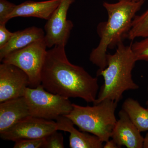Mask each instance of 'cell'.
Listing matches in <instances>:
<instances>
[{
  "label": "cell",
  "instance_id": "2e32d148",
  "mask_svg": "<svg viewBox=\"0 0 148 148\" xmlns=\"http://www.w3.org/2000/svg\"><path fill=\"white\" fill-rule=\"evenodd\" d=\"M148 36V8L142 14L136 15L132 21L127 38L133 40L136 38Z\"/></svg>",
  "mask_w": 148,
  "mask_h": 148
},
{
  "label": "cell",
  "instance_id": "d6986e66",
  "mask_svg": "<svg viewBox=\"0 0 148 148\" xmlns=\"http://www.w3.org/2000/svg\"><path fill=\"white\" fill-rule=\"evenodd\" d=\"M45 142V138L38 139H24L15 142L14 148H43Z\"/></svg>",
  "mask_w": 148,
  "mask_h": 148
},
{
  "label": "cell",
  "instance_id": "ac0fdd59",
  "mask_svg": "<svg viewBox=\"0 0 148 148\" xmlns=\"http://www.w3.org/2000/svg\"><path fill=\"white\" fill-rule=\"evenodd\" d=\"M64 139L61 132L56 130L45 138L43 148H64Z\"/></svg>",
  "mask_w": 148,
  "mask_h": 148
},
{
  "label": "cell",
  "instance_id": "9a60e30c",
  "mask_svg": "<svg viewBox=\"0 0 148 148\" xmlns=\"http://www.w3.org/2000/svg\"><path fill=\"white\" fill-rule=\"evenodd\" d=\"M122 109L140 132L148 131V108H145L136 100L128 98L125 101Z\"/></svg>",
  "mask_w": 148,
  "mask_h": 148
},
{
  "label": "cell",
  "instance_id": "4fadbf2b",
  "mask_svg": "<svg viewBox=\"0 0 148 148\" xmlns=\"http://www.w3.org/2000/svg\"><path fill=\"white\" fill-rule=\"evenodd\" d=\"M61 0L42 1H27L16 5L8 21L17 17H34L48 20L58 7Z\"/></svg>",
  "mask_w": 148,
  "mask_h": 148
},
{
  "label": "cell",
  "instance_id": "ba28073f",
  "mask_svg": "<svg viewBox=\"0 0 148 148\" xmlns=\"http://www.w3.org/2000/svg\"><path fill=\"white\" fill-rule=\"evenodd\" d=\"M56 130H57L56 121L30 116L0 133V137L3 140L15 142L24 139L45 138Z\"/></svg>",
  "mask_w": 148,
  "mask_h": 148
},
{
  "label": "cell",
  "instance_id": "5bb4252c",
  "mask_svg": "<svg viewBox=\"0 0 148 148\" xmlns=\"http://www.w3.org/2000/svg\"><path fill=\"white\" fill-rule=\"evenodd\" d=\"M42 29L32 27L14 33L13 36L5 46L0 48V61L10 53L45 38Z\"/></svg>",
  "mask_w": 148,
  "mask_h": 148
},
{
  "label": "cell",
  "instance_id": "ffe728a7",
  "mask_svg": "<svg viewBox=\"0 0 148 148\" xmlns=\"http://www.w3.org/2000/svg\"><path fill=\"white\" fill-rule=\"evenodd\" d=\"M16 5L7 0H0V24H6L8 18Z\"/></svg>",
  "mask_w": 148,
  "mask_h": 148
},
{
  "label": "cell",
  "instance_id": "30bf717a",
  "mask_svg": "<svg viewBox=\"0 0 148 148\" xmlns=\"http://www.w3.org/2000/svg\"><path fill=\"white\" fill-rule=\"evenodd\" d=\"M119 119L117 121L111 138L120 148H143L144 138L140 131L122 109L119 113Z\"/></svg>",
  "mask_w": 148,
  "mask_h": 148
},
{
  "label": "cell",
  "instance_id": "8992f818",
  "mask_svg": "<svg viewBox=\"0 0 148 148\" xmlns=\"http://www.w3.org/2000/svg\"><path fill=\"white\" fill-rule=\"evenodd\" d=\"M47 47L45 39L15 51L5 56L1 61L18 67L29 77V87L41 84V76L45 62Z\"/></svg>",
  "mask_w": 148,
  "mask_h": 148
},
{
  "label": "cell",
  "instance_id": "44dd1931",
  "mask_svg": "<svg viewBox=\"0 0 148 148\" xmlns=\"http://www.w3.org/2000/svg\"><path fill=\"white\" fill-rule=\"evenodd\" d=\"M5 24H0V48L5 46L10 40L14 33L7 29Z\"/></svg>",
  "mask_w": 148,
  "mask_h": 148
},
{
  "label": "cell",
  "instance_id": "3957f363",
  "mask_svg": "<svg viewBox=\"0 0 148 148\" xmlns=\"http://www.w3.org/2000/svg\"><path fill=\"white\" fill-rule=\"evenodd\" d=\"M117 47L114 54L107 53L106 68L97 72L98 76L103 77L104 83L94 105L105 100L118 103L125 91L139 88L132 78V70L137 61L131 45H125L122 42Z\"/></svg>",
  "mask_w": 148,
  "mask_h": 148
},
{
  "label": "cell",
  "instance_id": "7402d4cb",
  "mask_svg": "<svg viewBox=\"0 0 148 148\" xmlns=\"http://www.w3.org/2000/svg\"><path fill=\"white\" fill-rule=\"evenodd\" d=\"M105 145H103V148H119V146L117 145L116 143L113 140H109L108 141L105 142Z\"/></svg>",
  "mask_w": 148,
  "mask_h": 148
},
{
  "label": "cell",
  "instance_id": "d4e9b609",
  "mask_svg": "<svg viewBox=\"0 0 148 148\" xmlns=\"http://www.w3.org/2000/svg\"><path fill=\"white\" fill-rule=\"evenodd\" d=\"M131 1H133L138 2L140 1H142V0H131Z\"/></svg>",
  "mask_w": 148,
  "mask_h": 148
},
{
  "label": "cell",
  "instance_id": "8fae6325",
  "mask_svg": "<svg viewBox=\"0 0 148 148\" xmlns=\"http://www.w3.org/2000/svg\"><path fill=\"white\" fill-rule=\"evenodd\" d=\"M32 116L24 96L0 103V133Z\"/></svg>",
  "mask_w": 148,
  "mask_h": 148
},
{
  "label": "cell",
  "instance_id": "52a82bcc",
  "mask_svg": "<svg viewBox=\"0 0 148 148\" xmlns=\"http://www.w3.org/2000/svg\"><path fill=\"white\" fill-rule=\"evenodd\" d=\"M75 0H61L60 4L45 26V40L47 47L55 46L65 47L73 27L71 21L67 19L70 7Z\"/></svg>",
  "mask_w": 148,
  "mask_h": 148
},
{
  "label": "cell",
  "instance_id": "cb8c5ba5",
  "mask_svg": "<svg viewBox=\"0 0 148 148\" xmlns=\"http://www.w3.org/2000/svg\"><path fill=\"white\" fill-rule=\"evenodd\" d=\"M147 90H148V86L147 88ZM146 105H147V108H148V99L147 100V103H146Z\"/></svg>",
  "mask_w": 148,
  "mask_h": 148
},
{
  "label": "cell",
  "instance_id": "7a4b0ae2",
  "mask_svg": "<svg viewBox=\"0 0 148 148\" xmlns=\"http://www.w3.org/2000/svg\"><path fill=\"white\" fill-rule=\"evenodd\" d=\"M145 0L135 2L131 0H119L116 3L104 2V7L107 11L108 19L97 27L100 38L97 47L93 49L89 56L92 64L99 67L98 71L107 66L106 56L108 48H113L127 38L132 21L144 4Z\"/></svg>",
  "mask_w": 148,
  "mask_h": 148
},
{
  "label": "cell",
  "instance_id": "5b68a950",
  "mask_svg": "<svg viewBox=\"0 0 148 148\" xmlns=\"http://www.w3.org/2000/svg\"><path fill=\"white\" fill-rule=\"evenodd\" d=\"M32 116L49 120L66 116L73 109L69 98L49 92L41 84L28 87L24 94Z\"/></svg>",
  "mask_w": 148,
  "mask_h": 148
},
{
  "label": "cell",
  "instance_id": "6da1fadb",
  "mask_svg": "<svg viewBox=\"0 0 148 148\" xmlns=\"http://www.w3.org/2000/svg\"><path fill=\"white\" fill-rule=\"evenodd\" d=\"M65 48L55 46L47 50L41 84L51 93L93 103L98 96V79L90 75L82 67L71 63Z\"/></svg>",
  "mask_w": 148,
  "mask_h": 148
},
{
  "label": "cell",
  "instance_id": "7c38bea8",
  "mask_svg": "<svg viewBox=\"0 0 148 148\" xmlns=\"http://www.w3.org/2000/svg\"><path fill=\"white\" fill-rule=\"evenodd\" d=\"M57 130L70 133L69 146L71 148H103V141L95 135L81 132L74 127V123L65 116L59 117L56 120Z\"/></svg>",
  "mask_w": 148,
  "mask_h": 148
},
{
  "label": "cell",
  "instance_id": "e0dca14e",
  "mask_svg": "<svg viewBox=\"0 0 148 148\" xmlns=\"http://www.w3.org/2000/svg\"><path fill=\"white\" fill-rule=\"evenodd\" d=\"M131 46L137 61H148V36L142 40L133 43Z\"/></svg>",
  "mask_w": 148,
  "mask_h": 148
},
{
  "label": "cell",
  "instance_id": "603a6c76",
  "mask_svg": "<svg viewBox=\"0 0 148 148\" xmlns=\"http://www.w3.org/2000/svg\"><path fill=\"white\" fill-rule=\"evenodd\" d=\"M143 148H148V132L146 135L145 137L144 138Z\"/></svg>",
  "mask_w": 148,
  "mask_h": 148
},
{
  "label": "cell",
  "instance_id": "9c48e42d",
  "mask_svg": "<svg viewBox=\"0 0 148 148\" xmlns=\"http://www.w3.org/2000/svg\"><path fill=\"white\" fill-rule=\"evenodd\" d=\"M29 77L21 69L11 64L0 65V103L24 96L29 86Z\"/></svg>",
  "mask_w": 148,
  "mask_h": 148
},
{
  "label": "cell",
  "instance_id": "277c9868",
  "mask_svg": "<svg viewBox=\"0 0 148 148\" xmlns=\"http://www.w3.org/2000/svg\"><path fill=\"white\" fill-rule=\"evenodd\" d=\"M118 103L105 100L92 106L73 104L71 112L65 116L83 132L91 133L103 143L110 140L117 122L115 112Z\"/></svg>",
  "mask_w": 148,
  "mask_h": 148
}]
</instances>
